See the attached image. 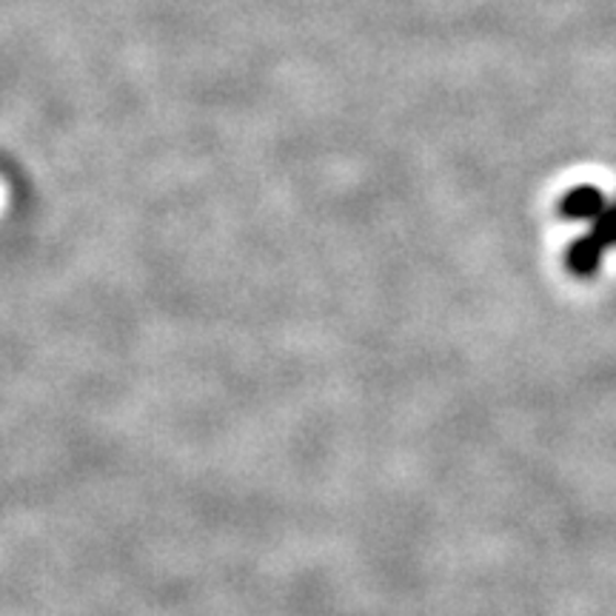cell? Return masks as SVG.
<instances>
[{"label":"cell","instance_id":"1","mask_svg":"<svg viewBox=\"0 0 616 616\" xmlns=\"http://www.w3.org/2000/svg\"><path fill=\"white\" fill-rule=\"evenodd\" d=\"M562 212L571 217H591V214L603 212V198L594 189H576L562 200Z\"/></svg>","mask_w":616,"mask_h":616},{"label":"cell","instance_id":"2","mask_svg":"<svg viewBox=\"0 0 616 616\" xmlns=\"http://www.w3.org/2000/svg\"><path fill=\"white\" fill-rule=\"evenodd\" d=\"M591 240L594 243H611V240H616V205L611 209V212H605L603 217H600V223H596V228H594V234H591Z\"/></svg>","mask_w":616,"mask_h":616}]
</instances>
